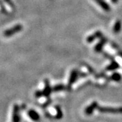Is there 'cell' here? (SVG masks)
Returning a JSON list of instances; mask_svg holds the SVG:
<instances>
[{
	"label": "cell",
	"instance_id": "6da1fadb",
	"mask_svg": "<svg viewBox=\"0 0 122 122\" xmlns=\"http://www.w3.org/2000/svg\"><path fill=\"white\" fill-rule=\"evenodd\" d=\"M96 110H98L101 113H122V107L114 108V107H100L98 105Z\"/></svg>",
	"mask_w": 122,
	"mask_h": 122
},
{
	"label": "cell",
	"instance_id": "7a4b0ae2",
	"mask_svg": "<svg viewBox=\"0 0 122 122\" xmlns=\"http://www.w3.org/2000/svg\"><path fill=\"white\" fill-rule=\"evenodd\" d=\"M52 91V89L50 86V83L48 82V80H46V87L42 92H36V96L37 97H40L41 96H48L51 94Z\"/></svg>",
	"mask_w": 122,
	"mask_h": 122
},
{
	"label": "cell",
	"instance_id": "3957f363",
	"mask_svg": "<svg viewBox=\"0 0 122 122\" xmlns=\"http://www.w3.org/2000/svg\"><path fill=\"white\" fill-rule=\"evenodd\" d=\"M12 122H20V107L18 105H14L12 111Z\"/></svg>",
	"mask_w": 122,
	"mask_h": 122
},
{
	"label": "cell",
	"instance_id": "277c9868",
	"mask_svg": "<svg viewBox=\"0 0 122 122\" xmlns=\"http://www.w3.org/2000/svg\"><path fill=\"white\" fill-rule=\"evenodd\" d=\"M22 26H21L20 25H17L16 26H14L13 28L12 29H10L8 30H6L5 31H4V35L5 37H10V36H12L14 34L18 32H19L20 30H22Z\"/></svg>",
	"mask_w": 122,
	"mask_h": 122
},
{
	"label": "cell",
	"instance_id": "5b68a950",
	"mask_svg": "<svg viewBox=\"0 0 122 122\" xmlns=\"http://www.w3.org/2000/svg\"><path fill=\"white\" fill-rule=\"evenodd\" d=\"M98 105V104L96 102H92L90 105L85 109V113L87 115H91L92 114L94 113V111L96 110Z\"/></svg>",
	"mask_w": 122,
	"mask_h": 122
},
{
	"label": "cell",
	"instance_id": "8992f818",
	"mask_svg": "<svg viewBox=\"0 0 122 122\" xmlns=\"http://www.w3.org/2000/svg\"><path fill=\"white\" fill-rule=\"evenodd\" d=\"M102 37V32L100 31V30H98V31H96L94 34H92V35H89L87 37V39H86V41H87V43H92L95 39L100 38Z\"/></svg>",
	"mask_w": 122,
	"mask_h": 122
},
{
	"label": "cell",
	"instance_id": "52a82bcc",
	"mask_svg": "<svg viewBox=\"0 0 122 122\" xmlns=\"http://www.w3.org/2000/svg\"><path fill=\"white\" fill-rule=\"evenodd\" d=\"M77 77H78V72H77L76 70H73L72 72L71 73V75H70V77L69 79L68 86H71L72 84H73V83L76 81Z\"/></svg>",
	"mask_w": 122,
	"mask_h": 122
},
{
	"label": "cell",
	"instance_id": "ba28073f",
	"mask_svg": "<svg viewBox=\"0 0 122 122\" xmlns=\"http://www.w3.org/2000/svg\"><path fill=\"white\" fill-rule=\"evenodd\" d=\"M28 116L30 117V119L33 121V122H38L40 119V116L38 114V113H37L35 110H29L28 111Z\"/></svg>",
	"mask_w": 122,
	"mask_h": 122
},
{
	"label": "cell",
	"instance_id": "9c48e42d",
	"mask_svg": "<svg viewBox=\"0 0 122 122\" xmlns=\"http://www.w3.org/2000/svg\"><path fill=\"white\" fill-rule=\"evenodd\" d=\"M107 38H105V37L102 38L100 41L96 44L95 48H94L95 52H100L102 51V50L103 46H104L105 45V44L107 43Z\"/></svg>",
	"mask_w": 122,
	"mask_h": 122
},
{
	"label": "cell",
	"instance_id": "30bf717a",
	"mask_svg": "<svg viewBox=\"0 0 122 122\" xmlns=\"http://www.w3.org/2000/svg\"><path fill=\"white\" fill-rule=\"evenodd\" d=\"M94 1L106 12H109L111 10L109 5L107 2H105L104 0H94Z\"/></svg>",
	"mask_w": 122,
	"mask_h": 122
},
{
	"label": "cell",
	"instance_id": "8fae6325",
	"mask_svg": "<svg viewBox=\"0 0 122 122\" xmlns=\"http://www.w3.org/2000/svg\"><path fill=\"white\" fill-rule=\"evenodd\" d=\"M119 65L116 61H113L111 63L106 67V71H115L116 69H119Z\"/></svg>",
	"mask_w": 122,
	"mask_h": 122
},
{
	"label": "cell",
	"instance_id": "7c38bea8",
	"mask_svg": "<svg viewBox=\"0 0 122 122\" xmlns=\"http://www.w3.org/2000/svg\"><path fill=\"white\" fill-rule=\"evenodd\" d=\"M122 21L121 20H117L116 22L115 23L113 29V30L114 33H116V34L119 33L121 31V30H122Z\"/></svg>",
	"mask_w": 122,
	"mask_h": 122
},
{
	"label": "cell",
	"instance_id": "4fadbf2b",
	"mask_svg": "<svg viewBox=\"0 0 122 122\" xmlns=\"http://www.w3.org/2000/svg\"><path fill=\"white\" fill-rule=\"evenodd\" d=\"M111 79L113 80L114 81H119L122 79V75L119 73H114L111 76Z\"/></svg>",
	"mask_w": 122,
	"mask_h": 122
},
{
	"label": "cell",
	"instance_id": "5bb4252c",
	"mask_svg": "<svg viewBox=\"0 0 122 122\" xmlns=\"http://www.w3.org/2000/svg\"><path fill=\"white\" fill-rule=\"evenodd\" d=\"M65 86L61 84V85H57L56 86H54V88L52 89V90L54 92H58L61 91V90H65Z\"/></svg>",
	"mask_w": 122,
	"mask_h": 122
},
{
	"label": "cell",
	"instance_id": "9a60e30c",
	"mask_svg": "<svg viewBox=\"0 0 122 122\" xmlns=\"http://www.w3.org/2000/svg\"><path fill=\"white\" fill-rule=\"evenodd\" d=\"M56 111H57V115H56V118L58 119H61L62 117V113L61 111V109L59 107H56Z\"/></svg>",
	"mask_w": 122,
	"mask_h": 122
},
{
	"label": "cell",
	"instance_id": "2e32d148",
	"mask_svg": "<svg viewBox=\"0 0 122 122\" xmlns=\"http://www.w3.org/2000/svg\"><path fill=\"white\" fill-rule=\"evenodd\" d=\"M119 0H111V1H112V3H113V4H115V3H117Z\"/></svg>",
	"mask_w": 122,
	"mask_h": 122
},
{
	"label": "cell",
	"instance_id": "e0dca14e",
	"mask_svg": "<svg viewBox=\"0 0 122 122\" xmlns=\"http://www.w3.org/2000/svg\"><path fill=\"white\" fill-rule=\"evenodd\" d=\"M120 55H121V56H122V53H121V54H120Z\"/></svg>",
	"mask_w": 122,
	"mask_h": 122
}]
</instances>
